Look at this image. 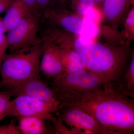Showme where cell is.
<instances>
[{
    "label": "cell",
    "mask_w": 134,
    "mask_h": 134,
    "mask_svg": "<svg viewBox=\"0 0 134 134\" xmlns=\"http://www.w3.org/2000/svg\"><path fill=\"white\" fill-rule=\"evenodd\" d=\"M60 105L74 106L92 116L99 125L102 134H133L134 98L105 86L82 93L57 94Z\"/></svg>",
    "instance_id": "obj_1"
},
{
    "label": "cell",
    "mask_w": 134,
    "mask_h": 134,
    "mask_svg": "<svg viewBox=\"0 0 134 134\" xmlns=\"http://www.w3.org/2000/svg\"><path fill=\"white\" fill-rule=\"evenodd\" d=\"M70 48L76 52L83 59L86 69L97 75L107 86L120 91L122 78L126 69L127 54L107 46L79 37Z\"/></svg>",
    "instance_id": "obj_2"
},
{
    "label": "cell",
    "mask_w": 134,
    "mask_h": 134,
    "mask_svg": "<svg viewBox=\"0 0 134 134\" xmlns=\"http://www.w3.org/2000/svg\"><path fill=\"white\" fill-rule=\"evenodd\" d=\"M42 50L41 41L25 50L6 53L0 70V87L41 77L40 65Z\"/></svg>",
    "instance_id": "obj_3"
},
{
    "label": "cell",
    "mask_w": 134,
    "mask_h": 134,
    "mask_svg": "<svg viewBox=\"0 0 134 134\" xmlns=\"http://www.w3.org/2000/svg\"><path fill=\"white\" fill-rule=\"evenodd\" d=\"M105 86L98 76L85 69L64 73L53 79L52 88L56 94H68L92 91Z\"/></svg>",
    "instance_id": "obj_4"
},
{
    "label": "cell",
    "mask_w": 134,
    "mask_h": 134,
    "mask_svg": "<svg viewBox=\"0 0 134 134\" xmlns=\"http://www.w3.org/2000/svg\"><path fill=\"white\" fill-rule=\"evenodd\" d=\"M40 26V17L30 14L8 31L6 35L10 53L28 49L41 42L39 35Z\"/></svg>",
    "instance_id": "obj_5"
},
{
    "label": "cell",
    "mask_w": 134,
    "mask_h": 134,
    "mask_svg": "<svg viewBox=\"0 0 134 134\" xmlns=\"http://www.w3.org/2000/svg\"><path fill=\"white\" fill-rule=\"evenodd\" d=\"M55 114L62 122L77 134H102L101 128L96 120L78 107L59 105Z\"/></svg>",
    "instance_id": "obj_6"
},
{
    "label": "cell",
    "mask_w": 134,
    "mask_h": 134,
    "mask_svg": "<svg viewBox=\"0 0 134 134\" xmlns=\"http://www.w3.org/2000/svg\"><path fill=\"white\" fill-rule=\"evenodd\" d=\"M15 97L10 101L8 116L18 118L40 116L50 120L51 115L55 113L59 105L25 95Z\"/></svg>",
    "instance_id": "obj_7"
},
{
    "label": "cell",
    "mask_w": 134,
    "mask_h": 134,
    "mask_svg": "<svg viewBox=\"0 0 134 134\" xmlns=\"http://www.w3.org/2000/svg\"><path fill=\"white\" fill-rule=\"evenodd\" d=\"M1 89L2 91L8 92L12 97L25 95L49 103L60 104L53 89L42 81L41 77L9 85Z\"/></svg>",
    "instance_id": "obj_8"
},
{
    "label": "cell",
    "mask_w": 134,
    "mask_h": 134,
    "mask_svg": "<svg viewBox=\"0 0 134 134\" xmlns=\"http://www.w3.org/2000/svg\"><path fill=\"white\" fill-rule=\"evenodd\" d=\"M41 40L43 50L40 65V72L48 78L54 79L65 72L60 47L49 41Z\"/></svg>",
    "instance_id": "obj_9"
},
{
    "label": "cell",
    "mask_w": 134,
    "mask_h": 134,
    "mask_svg": "<svg viewBox=\"0 0 134 134\" xmlns=\"http://www.w3.org/2000/svg\"><path fill=\"white\" fill-rule=\"evenodd\" d=\"M18 127L21 134H48L54 133L48 127L47 121L43 116H30L18 117Z\"/></svg>",
    "instance_id": "obj_10"
},
{
    "label": "cell",
    "mask_w": 134,
    "mask_h": 134,
    "mask_svg": "<svg viewBox=\"0 0 134 134\" xmlns=\"http://www.w3.org/2000/svg\"><path fill=\"white\" fill-rule=\"evenodd\" d=\"M5 12L2 19L7 32L16 26L24 18L31 14L22 0H15Z\"/></svg>",
    "instance_id": "obj_11"
},
{
    "label": "cell",
    "mask_w": 134,
    "mask_h": 134,
    "mask_svg": "<svg viewBox=\"0 0 134 134\" xmlns=\"http://www.w3.org/2000/svg\"><path fill=\"white\" fill-rule=\"evenodd\" d=\"M59 47L64 73H73L86 69L83 59L76 52L70 48Z\"/></svg>",
    "instance_id": "obj_12"
},
{
    "label": "cell",
    "mask_w": 134,
    "mask_h": 134,
    "mask_svg": "<svg viewBox=\"0 0 134 134\" xmlns=\"http://www.w3.org/2000/svg\"><path fill=\"white\" fill-rule=\"evenodd\" d=\"M128 0H104L103 10L107 19L110 21L115 20L124 11Z\"/></svg>",
    "instance_id": "obj_13"
},
{
    "label": "cell",
    "mask_w": 134,
    "mask_h": 134,
    "mask_svg": "<svg viewBox=\"0 0 134 134\" xmlns=\"http://www.w3.org/2000/svg\"><path fill=\"white\" fill-rule=\"evenodd\" d=\"M120 91L124 94L134 98V58L133 57L126 69L121 81Z\"/></svg>",
    "instance_id": "obj_14"
},
{
    "label": "cell",
    "mask_w": 134,
    "mask_h": 134,
    "mask_svg": "<svg viewBox=\"0 0 134 134\" xmlns=\"http://www.w3.org/2000/svg\"><path fill=\"white\" fill-rule=\"evenodd\" d=\"M100 31V27L97 24L84 18L79 37L84 39L93 40L99 35Z\"/></svg>",
    "instance_id": "obj_15"
},
{
    "label": "cell",
    "mask_w": 134,
    "mask_h": 134,
    "mask_svg": "<svg viewBox=\"0 0 134 134\" xmlns=\"http://www.w3.org/2000/svg\"><path fill=\"white\" fill-rule=\"evenodd\" d=\"M12 97L8 92L2 91L0 92V122L8 116Z\"/></svg>",
    "instance_id": "obj_16"
},
{
    "label": "cell",
    "mask_w": 134,
    "mask_h": 134,
    "mask_svg": "<svg viewBox=\"0 0 134 134\" xmlns=\"http://www.w3.org/2000/svg\"><path fill=\"white\" fill-rule=\"evenodd\" d=\"M7 32L3 25L2 19L0 17V70L3 59L8 50V43L7 39Z\"/></svg>",
    "instance_id": "obj_17"
},
{
    "label": "cell",
    "mask_w": 134,
    "mask_h": 134,
    "mask_svg": "<svg viewBox=\"0 0 134 134\" xmlns=\"http://www.w3.org/2000/svg\"><path fill=\"white\" fill-rule=\"evenodd\" d=\"M72 5L77 13L83 17L85 10L88 8L95 7L96 4L94 0H73Z\"/></svg>",
    "instance_id": "obj_18"
},
{
    "label": "cell",
    "mask_w": 134,
    "mask_h": 134,
    "mask_svg": "<svg viewBox=\"0 0 134 134\" xmlns=\"http://www.w3.org/2000/svg\"><path fill=\"white\" fill-rule=\"evenodd\" d=\"M83 17L85 19L97 24L100 18V14L96 7H90L85 10Z\"/></svg>",
    "instance_id": "obj_19"
},
{
    "label": "cell",
    "mask_w": 134,
    "mask_h": 134,
    "mask_svg": "<svg viewBox=\"0 0 134 134\" xmlns=\"http://www.w3.org/2000/svg\"><path fill=\"white\" fill-rule=\"evenodd\" d=\"M0 134H21L18 126L14 121L10 123L0 126Z\"/></svg>",
    "instance_id": "obj_20"
},
{
    "label": "cell",
    "mask_w": 134,
    "mask_h": 134,
    "mask_svg": "<svg viewBox=\"0 0 134 134\" xmlns=\"http://www.w3.org/2000/svg\"><path fill=\"white\" fill-rule=\"evenodd\" d=\"M54 1V0H36L37 10L39 16L44 10L52 6V3Z\"/></svg>",
    "instance_id": "obj_21"
},
{
    "label": "cell",
    "mask_w": 134,
    "mask_h": 134,
    "mask_svg": "<svg viewBox=\"0 0 134 134\" xmlns=\"http://www.w3.org/2000/svg\"><path fill=\"white\" fill-rule=\"evenodd\" d=\"M22 1L31 14L36 15L39 16L37 10L36 0H22Z\"/></svg>",
    "instance_id": "obj_22"
},
{
    "label": "cell",
    "mask_w": 134,
    "mask_h": 134,
    "mask_svg": "<svg viewBox=\"0 0 134 134\" xmlns=\"http://www.w3.org/2000/svg\"><path fill=\"white\" fill-rule=\"evenodd\" d=\"M15 0H0V14L6 12Z\"/></svg>",
    "instance_id": "obj_23"
},
{
    "label": "cell",
    "mask_w": 134,
    "mask_h": 134,
    "mask_svg": "<svg viewBox=\"0 0 134 134\" xmlns=\"http://www.w3.org/2000/svg\"><path fill=\"white\" fill-rule=\"evenodd\" d=\"M126 25L129 27L133 28L134 26V9L133 8L130 10L126 20Z\"/></svg>",
    "instance_id": "obj_24"
},
{
    "label": "cell",
    "mask_w": 134,
    "mask_h": 134,
    "mask_svg": "<svg viewBox=\"0 0 134 134\" xmlns=\"http://www.w3.org/2000/svg\"><path fill=\"white\" fill-rule=\"evenodd\" d=\"M94 1L96 3V5L97 4V5H99L103 4L104 0H94Z\"/></svg>",
    "instance_id": "obj_25"
},
{
    "label": "cell",
    "mask_w": 134,
    "mask_h": 134,
    "mask_svg": "<svg viewBox=\"0 0 134 134\" xmlns=\"http://www.w3.org/2000/svg\"><path fill=\"white\" fill-rule=\"evenodd\" d=\"M130 2L132 3L133 4L134 2V0H130Z\"/></svg>",
    "instance_id": "obj_26"
},
{
    "label": "cell",
    "mask_w": 134,
    "mask_h": 134,
    "mask_svg": "<svg viewBox=\"0 0 134 134\" xmlns=\"http://www.w3.org/2000/svg\"><path fill=\"white\" fill-rule=\"evenodd\" d=\"M54 1H59L60 2H63L64 1H66V0H54Z\"/></svg>",
    "instance_id": "obj_27"
}]
</instances>
